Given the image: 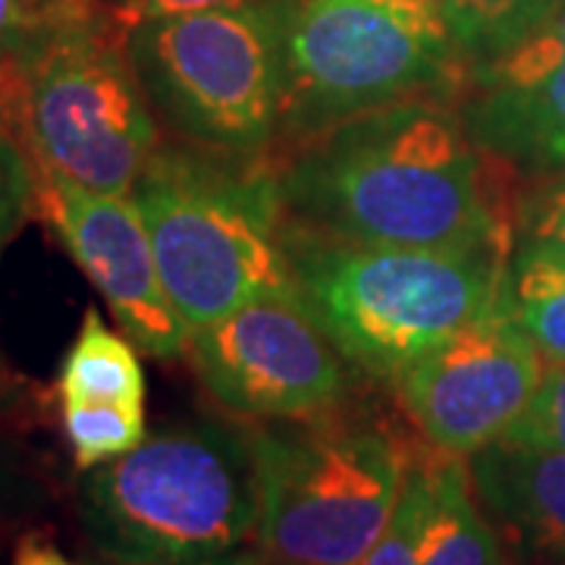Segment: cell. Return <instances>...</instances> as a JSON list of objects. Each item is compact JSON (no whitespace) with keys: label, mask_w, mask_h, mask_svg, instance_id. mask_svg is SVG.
I'll return each mask as SVG.
<instances>
[{"label":"cell","mask_w":565,"mask_h":565,"mask_svg":"<svg viewBox=\"0 0 565 565\" xmlns=\"http://www.w3.org/2000/svg\"><path fill=\"white\" fill-rule=\"evenodd\" d=\"M305 305L352 367L390 381L503 302L512 255L484 248L355 245L286 226Z\"/></svg>","instance_id":"3957f363"},{"label":"cell","mask_w":565,"mask_h":565,"mask_svg":"<svg viewBox=\"0 0 565 565\" xmlns=\"http://www.w3.org/2000/svg\"><path fill=\"white\" fill-rule=\"evenodd\" d=\"M292 3L255 0L136 25L129 57L151 107L199 148L262 151L280 136Z\"/></svg>","instance_id":"ba28073f"},{"label":"cell","mask_w":565,"mask_h":565,"mask_svg":"<svg viewBox=\"0 0 565 565\" xmlns=\"http://www.w3.org/2000/svg\"><path fill=\"white\" fill-rule=\"evenodd\" d=\"M465 73L444 0H296L280 136L299 145L377 107L459 98Z\"/></svg>","instance_id":"5b68a950"},{"label":"cell","mask_w":565,"mask_h":565,"mask_svg":"<svg viewBox=\"0 0 565 565\" xmlns=\"http://www.w3.org/2000/svg\"><path fill=\"white\" fill-rule=\"evenodd\" d=\"M35 32L29 0H0V57L20 51Z\"/></svg>","instance_id":"cb8c5ba5"},{"label":"cell","mask_w":565,"mask_h":565,"mask_svg":"<svg viewBox=\"0 0 565 565\" xmlns=\"http://www.w3.org/2000/svg\"><path fill=\"white\" fill-rule=\"evenodd\" d=\"M189 355L204 390L252 422L308 418L349 393V362L302 292L264 296L195 330Z\"/></svg>","instance_id":"9c48e42d"},{"label":"cell","mask_w":565,"mask_h":565,"mask_svg":"<svg viewBox=\"0 0 565 565\" xmlns=\"http://www.w3.org/2000/svg\"><path fill=\"white\" fill-rule=\"evenodd\" d=\"M25 61V161L32 185L54 173L129 195L161 148L151 102L129 57V32L107 13L35 25Z\"/></svg>","instance_id":"52a82bcc"},{"label":"cell","mask_w":565,"mask_h":565,"mask_svg":"<svg viewBox=\"0 0 565 565\" xmlns=\"http://www.w3.org/2000/svg\"><path fill=\"white\" fill-rule=\"evenodd\" d=\"M29 10H32L35 25L61 20H79V17L102 13L98 0H29Z\"/></svg>","instance_id":"d4e9b609"},{"label":"cell","mask_w":565,"mask_h":565,"mask_svg":"<svg viewBox=\"0 0 565 565\" xmlns=\"http://www.w3.org/2000/svg\"><path fill=\"white\" fill-rule=\"evenodd\" d=\"M503 308L546 364H565V258L559 252L525 239L505 267Z\"/></svg>","instance_id":"2e32d148"},{"label":"cell","mask_w":565,"mask_h":565,"mask_svg":"<svg viewBox=\"0 0 565 565\" xmlns=\"http://www.w3.org/2000/svg\"><path fill=\"white\" fill-rule=\"evenodd\" d=\"M63 430L79 471H95L145 444V405L70 403L63 405Z\"/></svg>","instance_id":"ac0fdd59"},{"label":"cell","mask_w":565,"mask_h":565,"mask_svg":"<svg viewBox=\"0 0 565 565\" xmlns=\"http://www.w3.org/2000/svg\"><path fill=\"white\" fill-rule=\"evenodd\" d=\"M129 195L189 333L264 296L302 292L286 248L277 173L158 148Z\"/></svg>","instance_id":"277c9868"},{"label":"cell","mask_w":565,"mask_h":565,"mask_svg":"<svg viewBox=\"0 0 565 565\" xmlns=\"http://www.w3.org/2000/svg\"><path fill=\"white\" fill-rule=\"evenodd\" d=\"M544 371L537 345L500 302L405 367L393 386L434 452L468 459L500 444L525 415Z\"/></svg>","instance_id":"30bf717a"},{"label":"cell","mask_w":565,"mask_h":565,"mask_svg":"<svg viewBox=\"0 0 565 565\" xmlns=\"http://www.w3.org/2000/svg\"><path fill=\"white\" fill-rule=\"evenodd\" d=\"M525 221V236L531 243H541L565 258V173L556 185H546L537 199H527L519 207Z\"/></svg>","instance_id":"603a6c76"},{"label":"cell","mask_w":565,"mask_h":565,"mask_svg":"<svg viewBox=\"0 0 565 565\" xmlns=\"http://www.w3.org/2000/svg\"><path fill=\"white\" fill-rule=\"evenodd\" d=\"M243 3H255V0H98L102 13H107L126 32H132L148 20L217 10V7H243Z\"/></svg>","instance_id":"7402d4cb"},{"label":"cell","mask_w":565,"mask_h":565,"mask_svg":"<svg viewBox=\"0 0 565 565\" xmlns=\"http://www.w3.org/2000/svg\"><path fill=\"white\" fill-rule=\"evenodd\" d=\"M456 107L484 158L527 177H563L565 0L515 44L468 63Z\"/></svg>","instance_id":"7c38bea8"},{"label":"cell","mask_w":565,"mask_h":565,"mask_svg":"<svg viewBox=\"0 0 565 565\" xmlns=\"http://www.w3.org/2000/svg\"><path fill=\"white\" fill-rule=\"evenodd\" d=\"M117 565H120V563H117Z\"/></svg>","instance_id":"4316f807"},{"label":"cell","mask_w":565,"mask_h":565,"mask_svg":"<svg viewBox=\"0 0 565 565\" xmlns=\"http://www.w3.org/2000/svg\"><path fill=\"white\" fill-rule=\"evenodd\" d=\"M505 444L565 452V364H546L525 415L509 427Z\"/></svg>","instance_id":"ffe728a7"},{"label":"cell","mask_w":565,"mask_h":565,"mask_svg":"<svg viewBox=\"0 0 565 565\" xmlns=\"http://www.w3.org/2000/svg\"><path fill=\"white\" fill-rule=\"evenodd\" d=\"M418 565H505L500 537L484 519L468 475V459H434V505Z\"/></svg>","instance_id":"5bb4252c"},{"label":"cell","mask_w":565,"mask_h":565,"mask_svg":"<svg viewBox=\"0 0 565 565\" xmlns=\"http://www.w3.org/2000/svg\"><path fill=\"white\" fill-rule=\"evenodd\" d=\"M270 565H359L384 534L405 478V444L327 408L252 430Z\"/></svg>","instance_id":"8992f818"},{"label":"cell","mask_w":565,"mask_h":565,"mask_svg":"<svg viewBox=\"0 0 565 565\" xmlns=\"http://www.w3.org/2000/svg\"><path fill=\"white\" fill-rule=\"evenodd\" d=\"M61 403L145 405V371L136 343L114 333L95 308L85 311L79 337L66 352L57 381Z\"/></svg>","instance_id":"9a60e30c"},{"label":"cell","mask_w":565,"mask_h":565,"mask_svg":"<svg viewBox=\"0 0 565 565\" xmlns=\"http://www.w3.org/2000/svg\"><path fill=\"white\" fill-rule=\"evenodd\" d=\"M85 527L120 565H270L252 434L180 424L85 481Z\"/></svg>","instance_id":"7a4b0ae2"},{"label":"cell","mask_w":565,"mask_h":565,"mask_svg":"<svg viewBox=\"0 0 565 565\" xmlns=\"http://www.w3.org/2000/svg\"><path fill=\"white\" fill-rule=\"evenodd\" d=\"M444 7L462 61L478 63L527 35L559 0H444Z\"/></svg>","instance_id":"e0dca14e"},{"label":"cell","mask_w":565,"mask_h":565,"mask_svg":"<svg viewBox=\"0 0 565 565\" xmlns=\"http://www.w3.org/2000/svg\"><path fill=\"white\" fill-rule=\"evenodd\" d=\"M32 204V170L22 151L0 132V255Z\"/></svg>","instance_id":"44dd1931"},{"label":"cell","mask_w":565,"mask_h":565,"mask_svg":"<svg viewBox=\"0 0 565 565\" xmlns=\"http://www.w3.org/2000/svg\"><path fill=\"white\" fill-rule=\"evenodd\" d=\"M434 505V459L408 456L403 487L386 522L384 534L374 541L359 565H418L422 541Z\"/></svg>","instance_id":"d6986e66"},{"label":"cell","mask_w":565,"mask_h":565,"mask_svg":"<svg viewBox=\"0 0 565 565\" xmlns=\"http://www.w3.org/2000/svg\"><path fill=\"white\" fill-rule=\"evenodd\" d=\"M449 98H412L299 141L277 173L282 221L355 245L509 252L484 154Z\"/></svg>","instance_id":"6da1fadb"},{"label":"cell","mask_w":565,"mask_h":565,"mask_svg":"<svg viewBox=\"0 0 565 565\" xmlns=\"http://www.w3.org/2000/svg\"><path fill=\"white\" fill-rule=\"evenodd\" d=\"M13 565H76L63 556L54 541H47L44 534H25L17 553H13Z\"/></svg>","instance_id":"484cf974"},{"label":"cell","mask_w":565,"mask_h":565,"mask_svg":"<svg viewBox=\"0 0 565 565\" xmlns=\"http://www.w3.org/2000/svg\"><path fill=\"white\" fill-rule=\"evenodd\" d=\"M29 214L47 221L82 274L95 282L120 330L141 352L173 362L189 352V327L163 289L154 248L132 195H107L44 173Z\"/></svg>","instance_id":"8fae6325"},{"label":"cell","mask_w":565,"mask_h":565,"mask_svg":"<svg viewBox=\"0 0 565 565\" xmlns=\"http://www.w3.org/2000/svg\"><path fill=\"white\" fill-rule=\"evenodd\" d=\"M478 503L527 550L565 556V452L519 444L468 456Z\"/></svg>","instance_id":"4fadbf2b"}]
</instances>
